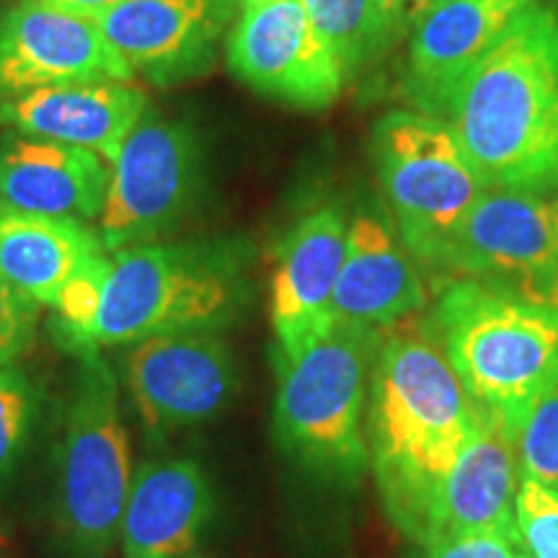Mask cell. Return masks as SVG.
Returning <instances> with one entry per match:
<instances>
[{
    "instance_id": "1",
    "label": "cell",
    "mask_w": 558,
    "mask_h": 558,
    "mask_svg": "<svg viewBox=\"0 0 558 558\" xmlns=\"http://www.w3.org/2000/svg\"><path fill=\"white\" fill-rule=\"evenodd\" d=\"M476 424L478 411L427 316L383 329L367 401L369 471L388 520L418 546Z\"/></svg>"
},
{
    "instance_id": "2",
    "label": "cell",
    "mask_w": 558,
    "mask_h": 558,
    "mask_svg": "<svg viewBox=\"0 0 558 558\" xmlns=\"http://www.w3.org/2000/svg\"><path fill=\"white\" fill-rule=\"evenodd\" d=\"M435 117L488 186L558 192V13L538 0L525 5Z\"/></svg>"
},
{
    "instance_id": "3",
    "label": "cell",
    "mask_w": 558,
    "mask_h": 558,
    "mask_svg": "<svg viewBox=\"0 0 558 558\" xmlns=\"http://www.w3.org/2000/svg\"><path fill=\"white\" fill-rule=\"evenodd\" d=\"M246 243H143L111 251L78 357L173 331H222L246 308Z\"/></svg>"
},
{
    "instance_id": "4",
    "label": "cell",
    "mask_w": 558,
    "mask_h": 558,
    "mask_svg": "<svg viewBox=\"0 0 558 558\" xmlns=\"http://www.w3.org/2000/svg\"><path fill=\"white\" fill-rule=\"evenodd\" d=\"M427 320L478 414L518 442L530 409L558 380V308L445 279Z\"/></svg>"
},
{
    "instance_id": "5",
    "label": "cell",
    "mask_w": 558,
    "mask_h": 558,
    "mask_svg": "<svg viewBox=\"0 0 558 558\" xmlns=\"http://www.w3.org/2000/svg\"><path fill=\"white\" fill-rule=\"evenodd\" d=\"M383 329L333 320L298 357L279 360L275 439L300 469L337 486L369 471L367 401Z\"/></svg>"
},
{
    "instance_id": "6",
    "label": "cell",
    "mask_w": 558,
    "mask_h": 558,
    "mask_svg": "<svg viewBox=\"0 0 558 558\" xmlns=\"http://www.w3.org/2000/svg\"><path fill=\"white\" fill-rule=\"evenodd\" d=\"M369 150L403 246L418 267L439 275L450 241L488 184L448 124L424 111H386Z\"/></svg>"
},
{
    "instance_id": "7",
    "label": "cell",
    "mask_w": 558,
    "mask_h": 558,
    "mask_svg": "<svg viewBox=\"0 0 558 558\" xmlns=\"http://www.w3.org/2000/svg\"><path fill=\"white\" fill-rule=\"evenodd\" d=\"M132 445L122 422L120 383L99 354L81 357L58 450V525L75 558H107L120 541Z\"/></svg>"
},
{
    "instance_id": "8",
    "label": "cell",
    "mask_w": 558,
    "mask_h": 558,
    "mask_svg": "<svg viewBox=\"0 0 558 558\" xmlns=\"http://www.w3.org/2000/svg\"><path fill=\"white\" fill-rule=\"evenodd\" d=\"M205 186V158L190 124L145 111L109 163L99 215L104 246L122 251L156 243L181 226Z\"/></svg>"
},
{
    "instance_id": "9",
    "label": "cell",
    "mask_w": 558,
    "mask_h": 558,
    "mask_svg": "<svg viewBox=\"0 0 558 558\" xmlns=\"http://www.w3.org/2000/svg\"><path fill=\"white\" fill-rule=\"evenodd\" d=\"M439 275L558 308L556 197L488 186L450 241Z\"/></svg>"
},
{
    "instance_id": "10",
    "label": "cell",
    "mask_w": 558,
    "mask_h": 558,
    "mask_svg": "<svg viewBox=\"0 0 558 558\" xmlns=\"http://www.w3.org/2000/svg\"><path fill=\"white\" fill-rule=\"evenodd\" d=\"M124 386L156 435L215 418L241 388L239 362L220 331L160 333L128 347Z\"/></svg>"
},
{
    "instance_id": "11",
    "label": "cell",
    "mask_w": 558,
    "mask_h": 558,
    "mask_svg": "<svg viewBox=\"0 0 558 558\" xmlns=\"http://www.w3.org/2000/svg\"><path fill=\"white\" fill-rule=\"evenodd\" d=\"M228 65L246 86L305 111L331 107L347 81L300 0L241 9L228 34Z\"/></svg>"
},
{
    "instance_id": "12",
    "label": "cell",
    "mask_w": 558,
    "mask_h": 558,
    "mask_svg": "<svg viewBox=\"0 0 558 558\" xmlns=\"http://www.w3.org/2000/svg\"><path fill=\"white\" fill-rule=\"evenodd\" d=\"M88 81H135L96 16L50 0H19L0 13V101Z\"/></svg>"
},
{
    "instance_id": "13",
    "label": "cell",
    "mask_w": 558,
    "mask_h": 558,
    "mask_svg": "<svg viewBox=\"0 0 558 558\" xmlns=\"http://www.w3.org/2000/svg\"><path fill=\"white\" fill-rule=\"evenodd\" d=\"M239 0H120L96 13L135 78L177 86L213 68Z\"/></svg>"
},
{
    "instance_id": "14",
    "label": "cell",
    "mask_w": 558,
    "mask_h": 558,
    "mask_svg": "<svg viewBox=\"0 0 558 558\" xmlns=\"http://www.w3.org/2000/svg\"><path fill=\"white\" fill-rule=\"evenodd\" d=\"M349 213L341 202L308 209L277 251L271 329L279 360H292L333 324L331 303L347 254Z\"/></svg>"
},
{
    "instance_id": "15",
    "label": "cell",
    "mask_w": 558,
    "mask_h": 558,
    "mask_svg": "<svg viewBox=\"0 0 558 558\" xmlns=\"http://www.w3.org/2000/svg\"><path fill=\"white\" fill-rule=\"evenodd\" d=\"M427 288L399 228L378 202L349 218L347 254L333 290L331 316L344 324L388 329L422 313Z\"/></svg>"
},
{
    "instance_id": "16",
    "label": "cell",
    "mask_w": 558,
    "mask_h": 558,
    "mask_svg": "<svg viewBox=\"0 0 558 558\" xmlns=\"http://www.w3.org/2000/svg\"><path fill=\"white\" fill-rule=\"evenodd\" d=\"M520 481L518 442L497 422L478 414L476 432L439 488L422 546L463 535H499L520 546Z\"/></svg>"
},
{
    "instance_id": "17",
    "label": "cell",
    "mask_w": 558,
    "mask_h": 558,
    "mask_svg": "<svg viewBox=\"0 0 558 558\" xmlns=\"http://www.w3.org/2000/svg\"><path fill=\"white\" fill-rule=\"evenodd\" d=\"M145 111L148 94L132 81L65 83L0 101V128L94 150L111 163Z\"/></svg>"
},
{
    "instance_id": "18",
    "label": "cell",
    "mask_w": 558,
    "mask_h": 558,
    "mask_svg": "<svg viewBox=\"0 0 558 558\" xmlns=\"http://www.w3.org/2000/svg\"><path fill=\"white\" fill-rule=\"evenodd\" d=\"M213 518L215 488L199 460H145L135 469L122 512V558L190 556Z\"/></svg>"
},
{
    "instance_id": "19",
    "label": "cell",
    "mask_w": 558,
    "mask_h": 558,
    "mask_svg": "<svg viewBox=\"0 0 558 558\" xmlns=\"http://www.w3.org/2000/svg\"><path fill=\"white\" fill-rule=\"evenodd\" d=\"M530 3L533 0H437L409 32L403 70L409 101L435 117L460 75Z\"/></svg>"
},
{
    "instance_id": "20",
    "label": "cell",
    "mask_w": 558,
    "mask_h": 558,
    "mask_svg": "<svg viewBox=\"0 0 558 558\" xmlns=\"http://www.w3.org/2000/svg\"><path fill=\"white\" fill-rule=\"evenodd\" d=\"M109 163L99 153L5 132L0 137V202L21 213L99 220Z\"/></svg>"
},
{
    "instance_id": "21",
    "label": "cell",
    "mask_w": 558,
    "mask_h": 558,
    "mask_svg": "<svg viewBox=\"0 0 558 558\" xmlns=\"http://www.w3.org/2000/svg\"><path fill=\"white\" fill-rule=\"evenodd\" d=\"M101 254L99 230L83 220L0 205V279L37 305L54 308L70 279Z\"/></svg>"
},
{
    "instance_id": "22",
    "label": "cell",
    "mask_w": 558,
    "mask_h": 558,
    "mask_svg": "<svg viewBox=\"0 0 558 558\" xmlns=\"http://www.w3.org/2000/svg\"><path fill=\"white\" fill-rule=\"evenodd\" d=\"M318 37L339 60L344 78L360 75L388 50L393 34L378 0H300Z\"/></svg>"
},
{
    "instance_id": "23",
    "label": "cell",
    "mask_w": 558,
    "mask_h": 558,
    "mask_svg": "<svg viewBox=\"0 0 558 558\" xmlns=\"http://www.w3.org/2000/svg\"><path fill=\"white\" fill-rule=\"evenodd\" d=\"M37 411L39 393L29 375L16 365L0 369V488L26 452Z\"/></svg>"
},
{
    "instance_id": "24",
    "label": "cell",
    "mask_w": 558,
    "mask_h": 558,
    "mask_svg": "<svg viewBox=\"0 0 558 558\" xmlns=\"http://www.w3.org/2000/svg\"><path fill=\"white\" fill-rule=\"evenodd\" d=\"M518 460L522 476L558 492V380L535 401L522 422Z\"/></svg>"
},
{
    "instance_id": "25",
    "label": "cell",
    "mask_w": 558,
    "mask_h": 558,
    "mask_svg": "<svg viewBox=\"0 0 558 558\" xmlns=\"http://www.w3.org/2000/svg\"><path fill=\"white\" fill-rule=\"evenodd\" d=\"M518 535L520 548L530 558H558V492L522 476L518 492Z\"/></svg>"
},
{
    "instance_id": "26",
    "label": "cell",
    "mask_w": 558,
    "mask_h": 558,
    "mask_svg": "<svg viewBox=\"0 0 558 558\" xmlns=\"http://www.w3.org/2000/svg\"><path fill=\"white\" fill-rule=\"evenodd\" d=\"M39 305L0 279V369L16 365L37 337Z\"/></svg>"
},
{
    "instance_id": "27",
    "label": "cell",
    "mask_w": 558,
    "mask_h": 558,
    "mask_svg": "<svg viewBox=\"0 0 558 558\" xmlns=\"http://www.w3.org/2000/svg\"><path fill=\"white\" fill-rule=\"evenodd\" d=\"M422 558H520V546L499 535H463L427 543Z\"/></svg>"
},
{
    "instance_id": "28",
    "label": "cell",
    "mask_w": 558,
    "mask_h": 558,
    "mask_svg": "<svg viewBox=\"0 0 558 558\" xmlns=\"http://www.w3.org/2000/svg\"><path fill=\"white\" fill-rule=\"evenodd\" d=\"M435 3L437 0H378V9L393 39H399L401 34H409L411 26Z\"/></svg>"
},
{
    "instance_id": "29",
    "label": "cell",
    "mask_w": 558,
    "mask_h": 558,
    "mask_svg": "<svg viewBox=\"0 0 558 558\" xmlns=\"http://www.w3.org/2000/svg\"><path fill=\"white\" fill-rule=\"evenodd\" d=\"M50 3H58V5H65V9L90 13V16H96V13L109 9V5L120 3V0H50Z\"/></svg>"
},
{
    "instance_id": "30",
    "label": "cell",
    "mask_w": 558,
    "mask_h": 558,
    "mask_svg": "<svg viewBox=\"0 0 558 558\" xmlns=\"http://www.w3.org/2000/svg\"><path fill=\"white\" fill-rule=\"evenodd\" d=\"M254 3H262V0H239L241 9H246V5H254Z\"/></svg>"
},
{
    "instance_id": "31",
    "label": "cell",
    "mask_w": 558,
    "mask_h": 558,
    "mask_svg": "<svg viewBox=\"0 0 558 558\" xmlns=\"http://www.w3.org/2000/svg\"><path fill=\"white\" fill-rule=\"evenodd\" d=\"M177 558H205V556H197V554H190V556H177Z\"/></svg>"
},
{
    "instance_id": "32",
    "label": "cell",
    "mask_w": 558,
    "mask_h": 558,
    "mask_svg": "<svg viewBox=\"0 0 558 558\" xmlns=\"http://www.w3.org/2000/svg\"><path fill=\"white\" fill-rule=\"evenodd\" d=\"M520 558H530V556L525 554V550H522V548H520Z\"/></svg>"
},
{
    "instance_id": "33",
    "label": "cell",
    "mask_w": 558,
    "mask_h": 558,
    "mask_svg": "<svg viewBox=\"0 0 558 558\" xmlns=\"http://www.w3.org/2000/svg\"><path fill=\"white\" fill-rule=\"evenodd\" d=\"M556 205H558V192H556Z\"/></svg>"
}]
</instances>
